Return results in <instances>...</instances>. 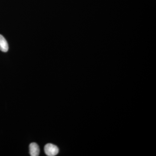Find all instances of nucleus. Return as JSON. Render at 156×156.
Instances as JSON below:
<instances>
[{
	"label": "nucleus",
	"mask_w": 156,
	"mask_h": 156,
	"mask_svg": "<svg viewBox=\"0 0 156 156\" xmlns=\"http://www.w3.org/2000/svg\"><path fill=\"white\" fill-rule=\"evenodd\" d=\"M8 42L4 37L0 34V50L3 52H7L9 50Z\"/></svg>",
	"instance_id": "7ed1b4c3"
},
{
	"label": "nucleus",
	"mask_w": 156,
	"mask_h": 156,
	"mask_svg": "<svg viewBox=\"0 0 156 156\" xmlns=\"http://www.w3.org/2000/svg\"><path fill=\"white\" fill-rule=\"evenodd\" d=\"M44 151L48 156H54L58 154L59 150L56 146L52 144H48L45 146Z\"/></svg>",
	"instance_id": "f257e3e1"
},
{
	"label": "nucleus",
	"mask_w": 156,
	"mask_h": 156,
	"mask_svg": "<svg viewBox=\"0 0 156 156\" xmlns=\"http://www.w3.org/2000/svg\"><path fill=\"white\" fill-rule=\"evenodd\" d=\"M30 154L31 156H38L40 154L39 146L36 143H31L29 146Z\"/></svg>",
	"instance_id": "f03ea898"
}]
</instances>
